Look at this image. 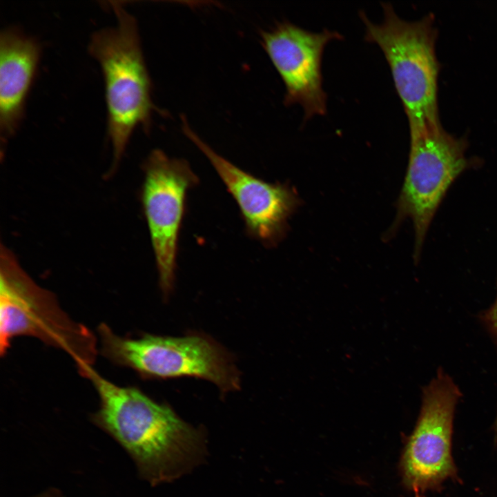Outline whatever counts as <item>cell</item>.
<instances>
[{"label": "cell", "mask_w": 497, "mask_h": 497, "mask_svg": "<svg viewBox=\"0 0 497 497\" xmlns=\"http://www.w3.org/2000/svg\"><path fill=\"white\" fill-rule=\"evenodd\" d=\"M79 371L99 395V407L91 420L126 451L144 480L152 486L170 482L203 460L204 434L168 405L155 402L136 387L111 382L91 365Z\"/></svg>", "instance_id": "cell-1"}, {"label": "cell", "mask_w": 497, "mask_h": 497, "mask_svg": "<svg viewBox=\"0 0 497 497\" xmlns=\"http://www.w3.org/2000/svg\"><path fill=\"white\" fill-rule=\"evenodd\" d=\"M41 46L16 28L0 33V133L6 142L22 121L26 101L35 77Z\"/></svg>", "instance_id": "cell-11"}, {"label": "cell", "mask_w": 497, "mask_h": 497, "mask_svg": "<svg viewBox=\"0 0 497 497\" xmlns=\"http://www.w3.org/2000/svg\"><path fill=\"white\" fill-rule=\"evenodd\" d=\"M186 137L211 163L236 201L248 234L264 244L276 242L297 199L287 186L271 184L240 169L208 146L183 120Z\"/></svg>", "instance_id": "cell-10"}, {"label": "cell", "mask_w": 497, "mask_h": 497, "mask_svg": "<svg viewBox=\"0 0 497 497\" xmlns=\"http://www.w3.org/2000/svg\"><path fill=\"white\" fill-rule=\"evenodd\" d=\"M460 396L458 387L442 370L423 389L419 418L400 461L403 483L415 493L440 491L449 479L460 481L451 443Z\"/></svg>", "instance_id": "cell-7"}, {"label": "cell", "mask_w": 497, "mask_h": 497, "mask_svg": "<svg viewBox=\"0 0 497 497\" xmlns=\"http://www.w3.org/2000/svg\"><path fill=\"white\" fill-rule=\"evenodd\" d=\"M338 32L327 28L306 30L292 23H278L262 34V44L285 86L286 105L299 104L304 121L327 112V96L322 87V57L324 46L342 39Z\"/></svg>", "instance_id": "cell-9"}, {"label": "cell", "mask_w": 497, "mask_h": 497, "mask_svg": "<svg viewBox=\"0 0 497 497\" xmlns=\"http://www.w3.org/2000/svg\"><path fill=\"white\" fill-rule=\"evenodd\" d=\"M142 204L159 274L160 289L165 297L171 292L176 258L188 190L198 179L188 163L170 158L154 150L144 164Z\"/></svg>", "instance_id": "cell-8"}, {"label": "cell", "mask_w": 497, "mask_h": 497, "mask_svg": "<svg viewBox=\"0 0 497 497\" xmlns=\"http://www.w3.org/2000/svg\"><path fill=\"white\" fill-rule=\"evenodd\" d=\"M415 494H416V497H422L420 494H419V493H415Z\"/></svg>", "instance_id": "cell-13"}, {"label": "cell", "mask_w": 497, "mask_h": 497, "mask_svg": "<svg viewBox=\"0 0 497 497\" xmlns=\"http://www.w3.org/2000/svg\"><path fill=\"white\" fill-rule=\"evenodd\" d=\"M98 333L104 356L144 378L195 377L212 382L222 393L240 387L239 373L230 355L209 337L124 338L106 324L99 326Z\"/></svg>", "instance_id": "cell-5"}, {"label": "cell", "mask_w": 497, "mask_h": 497, "mask_svg": "<svg viewBox=\"0 0 497 497\" xmlns=\"http://www.w3.org/2000/svg\"><path fill=\"white\" fill-rule=\"evenodd\" d=\"M110 4L116 24L95 32L88 50L103 74L108 135L116 165L134 130L150 126L153 105L137 21L119 2Z\"/></svg>", "instance_id": "cell-2"}, {"label": "cell", "mask_w": 497, "mask_h": 497, "mask_svg": "<svg viewBox=\"0 0 497 497\" xmlns=\"http://www.w3.org/2000/svg\"><path fill=\"white\" fill-rule=\"evenodd\" d=\"M20 335L37 338L68 353L78 369L91 365L96 340L85 326L72 320L55 296L38 286L6 248H1L0 272V351Z\"/></svg>", "instance_id": "cell-4"}, {"label": "cell", "mask_w": 497, "mask_h": 497, "mask_svg": "<svg viewBox=\"0 0 497 497\" xmlns=\"http://www.w3.org/2000/svg\"><path fill=\"white\" fill-rule=\"evenodd\" d=\"M407 170L398 202L397 220L409 217L414 228V256L419 257L427 230L447 191L470 166L467 142L441 125L409 130Z\"/></svg>", "instance_id": "cell-6"}, {"label": "cell", "mask_w": 497, "mask_h": 497, "mask_svg": "<svg viewBox=\"0 0 497 497\" xmlns=\"http://www.w3.org/2000/svg\"><path fill=\"white\" fill-rule=\"evenodd\" d=\"M33 497H65L57 488L51 487Z\"/></svg>", "instance_id": "cell-12"}, {"label": "cell", "mask_w": 497, "mask_h": 497, "mask_svg": "<svg viewBox=\"0 0 497 497\" xmlns=\"http://www.w3.org/2000/svg\"><path fill=\"white\" fill-rule=\"evenodd\" d=\"M384 20L374 23L364 12L360 17L364 39L376 43L389 65L397 93L408 118L409 130L440 125L438 108L440 66L436 54L437 30L431 14L409 21L389 3L382 2Z\"/></svg>", "instance_id": "cell-3"}]
</instances>
